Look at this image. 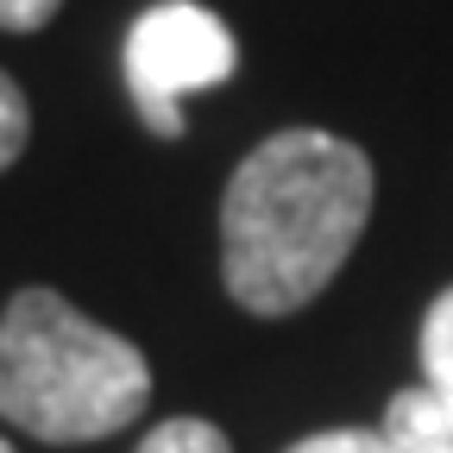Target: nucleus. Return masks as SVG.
<instances>
[{
	"label": "nucleus",
	"instance_id": "nucleus-8",
	"mask_svg": "<svg viewBox=\"0 0 453 453\" xmlns=\"http://www.w3.org/2000/svg\"><path fill=\"white\" fill-rule=\"evenodd\" d=\"M26 139H32V107H26L19 82L0 70V170H7V164L26 151Z\"/></svg>",
	"mask_w": 453,
	"mask_h": 453
},
{
	"label": "nucleus",
	"instance_id": "nucleus-7",
	"mask_svg": "<svg viewBox=\"0 0 453 453\" xmlns=\"http://www.w3.org/2000/svg\"><path fill=\"white\" fill-rule=\"evenodd\" d=\"M283 453H410V447H396L384 428H321V434H303Z\"/></svg>",
	"mask_w": 453,
	"mask_h": 453
},
{
	"label": "nucleus",
	"instance_id": "nucleus-4",
	"mask_svg": "<svg viewBox=\"0 0 453 453\" xmlns=\"http://www.w3.org/2000/svg\"><path fill=\"white\" fill-rule=\"evenodd\" d=\"M378 428L410 453H453V396H441L428 384H410L384 403Z\"/></svg>",
	"mask_w": 453,
	"mask_h": 453
},
{
	"label": "nucleus",
	"instance_id": "nucleus-5",
	"mask_svg": "<svg viewBox=\"0 0 453 453\" xmlns=\"http://www.w3.org/2000/svg\"><path fill=\"white\" fill-rule=\"evenodd\" d=\"M422 384L453 396V290H441L422 315Z\"/></svg>",
	"mask_w": 453,
	"mask_h": 453
},
{
	"label": "nucleus",
	"instance_id": "nucleus-6",
	"mask_svg": "<svg viewBox=\"0 0 453 453\" xmlns=\"http://www.w3.org/2000/svg\"><path fill=\"white\" fill-rule=\"evenodd\" d=\"M139 453H234V447H226V434L214 422H202V416H170L139 441Z\"/></svg>",
	"mask_w": 453,
	"mask_h": 453
},
{
	"label": "nucleus",
	"instance_id": "nucleus-2",
	"mask_svg": "<svg viewBox=\"0 0 453 453\" xmlns=\"http://www.w3.org/2000/svg\"><path fill=\"white\" fill-rule=\"evenodd\" d=\"M151 365L133 340L88 321L57 290H19L0 315V416L13 428L82 447L145 416Z\"/></svg>",
	"mask_w": 453,
	"mask_h": 453
},
{
	"label": "nucleus",
	"instance_id": "nucleus-3",
	"mask_svg": "<svg viewBox=\"0 0 453 453\" xmlns=\"http://www.w3.org/2000/svg\"><path fill=\"white\" fill-rule=\"evenodd\" d=\"M234 64H240V44L208 7H196V0L151 7L127 38V88H133L139 120L157 139H177L183 133V101L226 82Z\"/></svg>",
	"mask_w": 453,
	"mask_h": 453
},
{
	"label": "nucleus",
	"instance_id": "nucleus-10",
	"mask_svg": "<svg viewBox=\"0 0 453 453\" xmlns=\"http://www.w3.org/2000/svg\"><path fill=\"white\" fill-rule=\"evenodd\" d=\"M0 453H13V447H7V441H0Z\"/></svg>",
	"mask_w": 453,
	"mask_h": 453
},
{
	"label": "nucleus",
	"instance_id": "nucleus-9",
	"mask_svg": "<svg viewBox=\"0 0 453 453\" xmlns=\"http://www.w3.org/2000/svg\"><path fill=\"white\" fill-rule=\"evenodd\" d=\"M57 7L64 0H0V26L7 32H44L57 19Z\"/></svg>",
	"mask_w": 453,
	"mask_h": 453
},
{
	"label": "nucleus",
	"instance_id": "nucleus-1",
	"mask_svg": "<svg viewBox=\"0 0 453 453\" xmlns=\"http://www.w3.org/2000/svg\"><path fill=\"white\" fill-rule=\"evenodd\" d=\"M372 157L321 127L271 133L220 196V277L246 315L309 309L372 220Z\"/></svg>",
	"mask_w": 453,
	"mask_h": 453
}]
</instances>
